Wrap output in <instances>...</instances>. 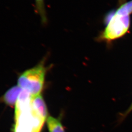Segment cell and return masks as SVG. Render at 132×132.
<instances>
[{
  "label": "cell",
  "mask_w": 132,
  "mask_h": 132,
  "mask_svg": "<svg viewBox=\"0 0 132 132\" xmlns=\"http://www.w3.org/2000/svg\"><path fill=\"white\" fill-rule=\"evenodd\" d=\"M48 117L42 96H32L22 90L15 105L12 132H42Z\"/></svg>",
  "instance_id": "6da1fadb"
},
{
  "label": "cell",
  "mask_w": 132,
  "mask_h": 132,
  "mask_svg": "<svg viewBox=\"0 0 132 132\" xmlns=\"http://www.w3.org/2000/svg\"><path fill=\"white\" fill-rule=\"evenodd\" d=\"M132 13V0L120 5L109 17L107 26L101 33L100 38L111 41L124 35L130 28V15Z\"/></svg>",
  "instance_id": "7a4b0ae2"
},
{
  "label": "cell",
  "mask_w": 132,
  "mask_h": 132,
  "mask_svg": "<svg viewBox=\"0 0 132 132\" xmlns=\"http://www.w3.org/2000/svg\"><path fill=\"white\" fill-rule=\"evenodd\" d=\"M46 71L44 61H42L21 74L18 79V86L32 96L40 95L44 88Z\"/></svg>",
  "instance_id": "3957f363"
},
{
  "label": "cell",
  "mask_w": 132,
  "mask_h": 132,
  "mask_svg": "<svg viewBox=\"0 0 132 132\" xmlns=\"http://www.w3.org/2000/svg\"><path fill=\"white\" fill-rule=\"evenodd\" d=\"M22 90L18 85L13 86L7 90L3 96L5 104L10 106H15Z\"/></svg>",
  "instance_id": "277c9868"
},
{
  "label": "cell",
  "mask_w": 132,
  "mask_h": 132,
  "mask_svg": "<svg viewBox=\"0 0 132 132\" xmlns=\"http://www.w3.org/2000/svg\"><path fill=\"white\" fill-rule=\"evenodd\" d=\"M46 123L48 132H66L60 117L48 116Z\"/></svg>",
  "instance_id": "5b68a950"
},
{
  "label": "cell",
  "mask_w": 132,
  "mask_h": 132,
  "mask_svg": "<svg viewBox=\"0 0 132 132\" xmlns=\"http://www.w3.org/2000/svg\"><path fill=\"white\" fill-rule=\"evenodd\" d=\"M35 4L37 11L40 15L43 23H46L47 21V18L45 7L44 0H35Z\"/></svg>",
  "instance_id": "8992f818"
},
{
  "label": "cell",
  "mask_w": 132,
  "mask_h": 132,
  "mask_svg": "<svg viewBox=\"0 0 132 132\" xmlns=\"http://www.w3.org/2000/svg\"><path fill=\"white\" fill-rule=\"evenodd\" d=\"M132 110V105H131V106L130 107V108L129 109V110H128L125 113V114H123V116H122V117H121V119H120V120H121V121H122L123 119H124V118H125L126 117V116L128 114V113H129Z\"/></svg>",
  "instance_id": "52a82bcc"
}]
</instances>
